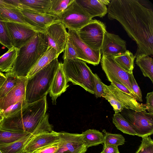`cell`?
Segmentation results:
<instances>
[{"mask_svg":"<svg viewBox=\"0 0 153 153\" xmlns=\"http://www.w3.org/2000/svg\"><path fill=\"white\" fill-rule=\"evenodd\" d=\"M108 17L118 21L137 45L135 54H153V10L148 1L111 0Z\"/></svg>","mask_w":153,"mask_h":153,"instance_id":"obj_1","label":"cell"},{"mask_svg":"<svg viewBox=\"0 0 153 153\" xmlns=\"http://www.w3.org/2000/svg\"><path fill=\"white\" fill-rule=\"evenodd\" d=\"M46 97L34 102L27 104L15 114L4 118L0 129L16 132L32 134L39 127L47 109Z\"/></svg>","mask_w":153,"mask_h":153,"instance_id":"obj_2","label":"cell"},{"mask_svg":"<svg viewBox=\"0 0 153 153\" xmlns=\"http://www.w3.org/2000/svg\"><path fill=\"white\" fill-rule=\"evenodd\" d=\"M48 48L45 35L42 33L37 32L30 41L18 49L16 58L9 72L18 77H26Z\"/></svg>","mask_w":153,"mask_h":153,"instance_id":"obj_3","label":"cell"},{"mask_svg":"<svg viewBox=\"0 0 153 153\" xmlns=\"http://www.w3.org/2000/svg\"><path fill=\"white\" fill-rule=\"evenodd\" d=\"M58 58L28 78L25 87V100L27 104L39 100L46 97L59 68Z\"/></svg>","mask_w":153,"mask_h":153,"instance_id":"obj_4","label":"cell"},{"mask_svg":"<svg viewBox=\"0 0 153 153\" xmlns=\"http://www.w3.org/2000/svg\"><path fill=\"white\" fill-rule=\"evenodd\" d=\"M62 65L68 81L79 85L86 91L94 94L93 73L84 61L80 59H65Z\"/></svg>","mask_w":153,"mask_h":153,"instance_id":"obj_5","label":"cell"},{"mask_svg":"<svg viewBox=\"0 0 153 153\" xmlns=\"http://www.w3.org/2000/svg\"><path fill=\"white\" fill-rule=\"evenodd\" d=\"M136 133L142 137L153 134V114L146 111H136L124 108L120 112Z\"/></svg>","mask_w":153,"mask_h":153,"instance_id":"obj_6","label":"cell"},{"mask_svg":"<svg viewBox=\"0 0 153 153\" xmlns=\"http://www.w3.org/2000/svg\"><path fill=\"white\" fill-rule=\"evenodd\" d=\"M56 19L66 28L76 31L88 24L92 19L75 0Z\"/></svg>","mask_w":153,"mask_h":153,"instance_id":"obj_7","label":"cell"},{"mask_svg":"<svg viewBox=\"0 0 153 153\" xmlns=\"http://www.w3.org/2000/svg\"><path fill=\"white\" fill-rule=\"evenodd\" d=\"M81 39L92 49L100 50L104 36L107 32L105 24L101 21L92 19L77 31Z\"/></svg>","mask_w":153,"mask_h":153,"instance_id":"obj_8","label":"cell"},{"mask_svg":"<svg viewBox=\"0 0 153 153\" xmlns=\"http://www.w3.org/2000/svg\"><path fill=\"white\" fill-rule=\"evenodd\" d=\"M100 62L102 69L108 80L110 82L114 80L123 85L128 89L137 100L130 84V74L120 67L115 61L112 56H102Z\"/></svg>","mask_w":153,"mask_h":153,"instance_id":"obj_9","label":"cell"},{"mask_svg":"<svg viewBox=\"0 0 153 153\" xmlns=\"http://www.w3.org/2000/svg\"><path fill=\"white\" fill-rule=\"evenodd\" d=\"M68 33L76 51L78 59L94 66L98 65L101 59L100 50H94L86 45L80 38L77 31L68 29Z\"/></svg>","mask_w":153,"mask_h":153,"instance_id":"obj_10","label":"cell"},{"mask_svg":"<svg viewBox=\"0 0 153 153\" xmlns=\"http://www.w3.org/2000/svg\"><path fill=\"white\" fill-rule=\"evenodd\" d=\"M66 27L59 22L48 27L44 32L49 47L54 48L60 54L64 51L68 34Z\"/></svg>","mask_w":153,"mask_h":153,"instance_id":"obj_11","label":"cell"},{"mask_svg":"<svg viewBox=\"0 0 153 153\" xmlns=\"http://www.w3.org/2000/svg\"><path fill=\"white\" fill-rule=\"evenodd\" d=\"M59 134V147L54 153H85L87 151L81 134L61 131Z\"/></svg>","mask_w":153,"mask_h":153,"instance_id":"obj_12","label":"cell"},{"mask_svg":"<svg viewBox=\"0 0 153 153\" xmlns=\"http://www.w3.org/2000/svg\"><path fill=\"white\" fill-rule=\"evenodd\" d=\"M3 22L7 28L13 46L17 49L28 42L37 32L23 24L10 22Z\"/></svg>","mask_w":153,"mask_h":153,"instance_id":"obj_13","label":"cell"},{"mask_svg":"<svg viewBox=\"0 0 153 153\" xmlns=\"http://www.w3.org/2000/svg\"><path fill=\"white\" fill-rule=\"evenodd\" d=\"M21 11L25 21L37 32L44 33L50 25L60 22L56 17L48 14L40 13L28 10Z\"/></svg>","mask_w":153,"mask_h":153,"instance_id":"obj_14","label":"cell"},{"mask_svg":"<svg viewBox=\"0 0 153 153\" xmlns=\"http://www.w3.org/2000/svg\"><path fill=\"white\" fill-rule=\"evenodd\" d=\"M59 141V132L53 130L39 133L30 138L26 142L22 153H33L36 150Z\"/></svg>","mask_w":153,"mask_h":153,"instance_id":"obj_15","label":"cell"},{"mask_svg":"<svg viewBox=\"0 0 153 153\" xmlns=\"http://www.w3.org/2000/svg\"><path fill=\"white\" fill-rule=\"evenodd\" d=\"M126 41L118 35L107 32L105 33L100 52L102 56H114L126 50Z\"/></svg>","mask_w":153,"mask_h":153,"instance_id":"obj_16","label":"cell"},{"mask_svg":"<svg viewBox=\"0 0 153 153\" xmlns=\"http://www.w3.org/2000/svg\"><path fill=\"white\" fill-rule=\"evenodd\" d=\"M27 78L19 77L16 86L4 97L0 99V111L1 112L10 106L25 100V87Z\"/></svg>","mask_w":153,"mask_h":153,"instance_id":"obj_17","label":"cell"},{"mask_svg":"<svg viewBox=\"0 0 153 153\" xmlns=\"http://www.w3.org/2000/svg\"><path fill=\"white\" fill-rule=\"evenodd\" d=\"M68 81L62 65V63H59L58 70L52 82L49 95L51 98L53 105L56 103L58 97L64 93L69 87L67 83Z\"/></svg>","mask_w":153,"mask_h":153,"instance_id":"obj_18","label":"cell"},{"mask_svg":"<svg viewBox=\"0 0 153 153\" xmlns=\"http://www.w3.org/2000/svg\"><path fill=\"white\" fill-rule=\"evenodd\" d=\"M107 87L124 108L136 111H146L145 105L138 102L133 97L122 92L111 83Z\"/></svg>","mask_w":153,"mask_h":153,"instance_id":"obj_19","label":"cell"},{"mask_svg":"<svg viewBox=\"0 0 153 153\" xmlns=\"http://www.w3.org/2000/svg\"><path fill=\"white\" fill-rule=\"evenodd\" d=\"M75 0L92 19L96 16L102 17L107 13L106 6L99 0Z\"/></svg>","mask_w":153,"mask_h":153,"instance_id":"obj_20","label":"cell"},{"mask_svg":"<svg viewBox=\"0 0 153 153\" xmlns=\"http://www.w3.org/2000/svg\"><path fill=\"white\" fill-rule=\"evenodd\" d=\"M0 19L3 22H10L21 24L34 30L25 21L21 10L16 7L0 6Z\"/></svg>","mask_w":153,"mask_h":153,"instance_id":"obj_21","label":"cell"},{"mask_svg":"<svg viewBox=\"0 0 153 153\" xmlns=\"http://www.w3.org/2000/svg\"><path fill=\"white\" fill-rule=\"evenodd\" d=\"M53 48L49 47L46 52L39 59L30 70L26 77L29 78L41 70L59 55Z\"/></svg>","mask_w":153,"mask_h":153,"instance_id":"obj_22","label":"cell"},{"mask_svg":"<svg viewBox=\"0 0 153 153\" xmlns=\"http://www.w3.org/2000/svg\"><path fill=\"white\" fill-rule=\"evenodd\" d=\"M135 63L139 67L143 75L148 77L153 83V60L144 54L137 55Z\"/></svg>","mask_w":153,"mask_h":153,"instance_id":"obj_23","label":"cell"},{"mask_svg":"<svg viewBox=\"0 0 153 153\" xmlns=\"http://www.w3.org/2000/svg\"><path fill=\"white\" fill-rule=\"evenodd\" d=\"M117 63L126 71L131 74L134 68V61L135 56L129 50L112 56Z\"/></svg>","mask_w":153,"mask_h":153,"instance_id":"obj_24","label":"cell"},{"mask_svg":"<svg viewBox=\"0 0 153 153\" xmlns=\"http://www.w3.org/2000/svg\"><path fill=\"white\" fill-rule=\"evenodd\" d=\"M18 49L13 47L0 56V71L8 73L12 70L16 58Z\"/></svg>","mask_w":153,"mask_h":153,"instance_id":"obj_25","label":"cell"},{"mask_svg":"<svg viewBox=\"0 0 153 153\" xmlns=\"http://www.w3.org/2000/svg\"><path fill=\"white\" fill-rule=\"evenodd\" d=\"M81 134L83 140L87 148L103 143L104 135L98 130L89 129Z\"/></svg>","mask_w":153,"mask_h":153,"instance_id":"obj_26","label":"cell"},{"mask_svg":"<svg viewBox=\"0 0 153 153\" xmlns=\"http://www.w3.org/2000/svg\"><path fill=\"white\" fill-rule=\"evenodd\" d=\"M28 10L41 14H48L50 8L51 0H19Z\"/></svg>","mask_w":153,"mask_h":153,"instance_id":"obj_27","label":"cell"},{"mask_svg":"<svg viewBox=\"0 0 153 153\" xmlns=\"http://www.w3.org/2000/svg\"><path fill=\"white\" fill-rule=\"evenodd\" d=\"M29 134L13 142L0 145V150L2 153H22L26 142L32 137Z\"/></svg>","mask_w":153,"mask_h":153,"instance_id":"obj_28","label":"cell"},{"mask_svg":"<svg viewBox=\"0 0 153 153\" xmlns=\"http://www.w3.org/2000/svg\"><path fill=\"white\" fill-rule=\"evenodd\" d=\"M112 122L117 128L124 133L132 135H136L131 125L120 113H114L112 118Z\"/></svg>","mask_w":153,"mask_h":153,"instance_id":"obj_29","label":"cell"},{"mask_svg":"<svg viewBox=\"0 0 153 153\" xmlns=\"http://www.w3.org/2000/svg\"><path fill=\"white\" fill-rule=\"evenodd\" d=\"M74 0H51L50 8L48 14L56 18Z\"/></svg>","mask_w":153,"mask_h":153,"instance_id":"obj_30","label":"cell"},{"mask_svg":"<svg viewBox=\"0 0 153 153\" xmlns=\"http://www.w3.org/2000/svg\"><path fill=\"white\" fill-rule=\"evenodd\" d=\"M26 132H16L0 129V145L18 140L29 134Z\"/></svg>","mask_w":153,"mask_h":153,"instance_id":"obj_31","label":"cell"},{"mask_svg":"<svg viewBox=\"0 0 153 153\" xmlns=\"http://www.w3.org/2000/svg\"><path fill=\"white\" fill-rule=\"evenodd\" d=\"M6 79L0 88V99L4 97L16 85L19 77L9 72L5 74Z\"/></svg>","mask_w":153,"mask_h":153,"instance_id":"obj_32","label":"cell"},{"mask_svg":"<svg viewBox=\"0 0 153 153\" xmlns=\"http://www.w3.org/2000/svg\"><path fill=\"white\" fill-rule=\"evenodd\" d=\"M103 85L104 94L102 97L109 102L112 107L115 113H120L124 108L115 96L108 89L107 85L104 83Z\"/></svg>","mask_w":153,"mask_h":153,"instance_id":"obj_33","label":"cell"},{"mask_svg":"<svg viewBox=\"0 0 153 153\" xmlns=\"http://www.w3.org/2000/svg\"><path fill=\"white\" fill-rule=\"evenodd\" d=\"M104 145H108L117 146L122 145L125 142V139L120 134H112L105 132L104 134Z\"/></svg>","mask_w":153,"mask_h":153,"instance_id":"obj_34","label":"cell"},{"mask_svg":"<svg viewBox=\"0 0 153 153\" xmlns=\"http://www.w3.org/2000/svg\"><path fill=\"white\" fill-rule=\"evenodd\" d=\"M0 43L6 47L8 49L13 47L7 28L4 22L1 20L0 19Z\"/></svg>","mask_w":153,"mask_h":153,"instance_id":"obj_35","label":"cell"},{"mask_svg":"<svg viewBox=\"0 0 153 153\" xmlns=\"http://www.w3.org/2000/svg\"><path fill=\"white\" fill-rule=\"evenodd\" d=\"M142 138L141 144L135 153H153V140L149 136Z\"/></svg>","mask_w":153,"mask_h":153,"instance_id":"obj_36","label":"cell"},{"mask_svg":"<svg viewBox=\"0 0 153 153\" xmlns=\"http://www.w3.org/2000/svg\"><path fill=\"white\" fill-rule=\"evenodd\" d=\"M62 57L63 60L78 59V58L75 48L69 38L68 36Z\"/></svg>","mask_w":153,"mask_h":153,"instance_id":"obj_37","label":"cell"},{"mask_svg":"<svg viewBox=\"0 0 153 153\" xmlns=\"http://www.w3.org/2000/svg\"><path fill=\"white\" fill-rule=\"evenodd\" d=\"M93 80L94 94L96 98L102 97L104 94L103 83L95 73L93 74Z\"/></svg>","mask_w":153,"mask_h":153,"instance_id":"obj_38","label":"cell"},{"mask_svg":"<svg viewBox=\"0 0 153 153\" xmlns=\"http://www.w3.org/2000/svg\"><path fill=\"white\" fill-rule=\"evenodd\" d=\"M27 104L25 100L21 101L12 105L2 112L4 118H6L15 114Z\"/></svg>","mask_w":153,"mask_h":153,"instance_id":"obj_39","label":"cell"},{"mask_svg":"<svg viewBox=\"0 0 153 153\" xmlns=\"http://www.w3.org/2000/svg\"><path fill=\"white\" fill-rule=\"evenodd\" d=\"M130 82L132 90L137 97V100L142 102L141 91L134 78L133 73L130 74Z\"/></svg>","mask_w":153,"mask_h":153,"instance_id":"obj_40","label":"cell"},{"mask_svg":"<svg viewBox=\"0 0 153 153\" xmlns=\"http://www.w3.org/2000/svg\"><path fill=\"white\" fill-rule=\"evenodd\" d=\"M59 141L43 147L36 150L33 153H54L59 147Z\"/></svg>","mask_w":153,"mask_h":153,"instance_id":"obj_41","label":"cell"},{"mask_svg":"<svg viewBox=\"0 0 153 153\" xmlns=\"http://www.w3.org/2000/svg\"><path fill=\"white\" fill-rule=\"evenodd\" d=\"M146 98V110L149 113L153 114V92L148 93Z\"/></svg>","mask_w":153,"mask_h":153,"instance_id":"obj_42","label":"cell"},{"mask_svg":"<svg viewBox=\"0 0 153 153\" xmlns=\"http://www.w3.org/2000/svg\"><path fill=\"white\" fill-rule=\"evenodd\" d=\"M111 82V83L115 86L122 92L133 97L131 93L128 89L123 85L114 80H112Z\"/></svg>","mask_w":153,"mask_h":153,"instance_id":"obj_43","label":"cell"},{"mask_svg":"<svg viewBox=\"0 0 153 153\" xmlns=\"http://www.w3.org/2000/svg\"><path fill=\"white\" fill-rule=\"evenodd\" d=\"M100 153H120L118 146L111 145H104L103 150Z\"/></svg>","mask_w":153,"mask_h":153,"instance_id":"obj_44","label":"cell"},{"mask_svg":"<svg viewBox=\"0 0 153 153\" xmlns=\"http://www.w3.org/2000/svg\"><path fill=\"white\" fill-rule=\"evenodd\" d=\"M6 78L5 74L0 71V88L5 81Z\"/></svg>","mask_w":153,"mask_h":153,"instance_id":"obj_45","label":"cell"},{"mask_svg":"<svg viewBox=\"0 0 153 153\" xmlns=\"http://www.w3.org/2000/svg\"><path fill=\"white\" fill-rule=\"evenodd\" d=\"M100 1L102 4L105 5H108L110 3L111 0H99Z\"/></svg>","mask_w":153,"mask_h":153,"instance_id":"obj_46","label":"cell"},{"mask_svg":"<svg viewBox=\"0 0 153 153\" xmlns=\"http://www.w3.org/2000/svg\"><path fill=\"white\" fill-rule=\"evenodd\" d=\"M4 118L2 112L0 111V123L2 121Z\"/></svg>","mask_w":153,"mask_h":153,"instance_id":"obj_47","label":"cell"},{"mask_svg":"<svg viewBox=\"0 0 153 153\" xmlns=\"http://www.w3.org/2000/svg\"><path fill=\"white\" fill-rule=\"evenodd\" d=\"M0 153H2V152L0 150Z\"/></svg>","mask_w":153,"mask_h":153,"instance_id":"obj_48","label":"cell"}]
</instances>
